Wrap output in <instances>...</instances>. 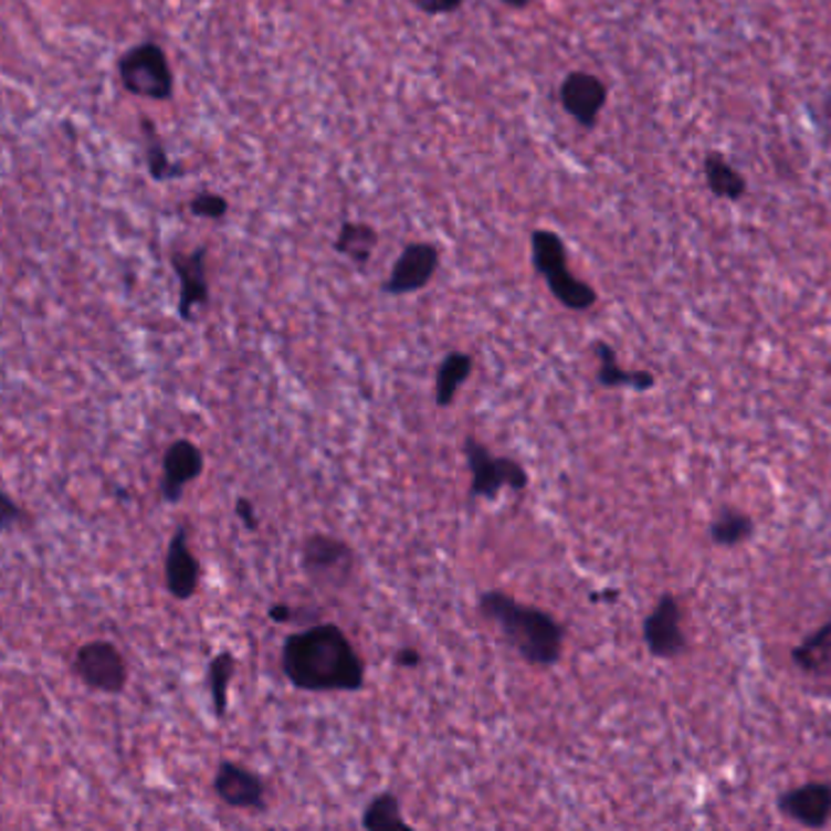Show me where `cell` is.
<instances>
[{
	"label": "cell",
	"instance_id": "obj_1",
	"mask_svg": "<svg viewBox=\"0 0 831 831\" xmlns=\"http://www.w3.org/2000/svg\"><path fill=\"white\" fill-rule=\"evenodd\" d=\"M281 669L303 693H359L366 666L344 629L325 622L298 629L283 641Z\"/></svg>",
	"mask_w": 831,
	"mask_h": 831
},
{
	"label": "cell",
	"instance_id": "obj_2",
	"mask_svg": "<svg viewBox=\"0 0 831 831\" xmlns=\"http://www.w3.org/2000/svg\"><path fill=\"white\" fill-rule=\"evenodd\" d=\"M485 620L501 629L503 639L529 666L551 669L561 661L566 629L551 612L517 602L503 590H488L478 598Z\"/></svg>",
	"mask_w": 831,
	"mask_h": 831
},
{
	"label": "cell",
	"instance_id": "obj_3",
	"mask_svg": "<svg viewBox=\"0 0 831 831\" xmlns=\"http://www.w3.org/2000/svg\"><path fill=\"white\" fill-rule=\"evenodd\" d=\"M117 76L123 88L135 98L171 101L173 71L169 56L157 42H141L117 59Z\"/></svg>",
	"mask_w": 831,
	"mask_h": 831
},
{
	"label": "cell",
	"instance_id": "obj_4",
	"mask_svg": "<svg viewBox=\"0 0 831 831\" xmlns=\"http://www.w3.org/2000/svg\"><path fill=\"white\" fill-rule=\"evenodd\" d=\"M464 456L471 473V501H478V497H483V501H495L505 488L522 493L529 485V473L519 461L509 456H495L493 451L483 442H478L473 434L464 439Z\"/></svg>",
	"mask_w": 831,
	"mask_h": 831
},
{
	"label": "cell",
	"instance_id": "obj_5",
	"mask_svg": "<svg viewBox=\"0 0 831 831\" xmlns=\"http://www.w3.org/2000/svg\"><path fill=\"white\" fill-rule=\"evenodd\" d=\"M301 566L311 583L327 590H344L354 578L356 554L344 539L315 532L303 541Z\"/></svg>",
	"mask_w": 831,
	"mask_h": 831
},
{
	"label": "cell",
	"instance_id": "obj_6",
	"mask_svg": "<svg viewBox=\"0 0 831 831\" xmlns=\"http://www.w3.org/2000/svg\"><path fill=\"white\" fill-rule=\"evenodd\" d=\"M71 669L88 691L103 695H123L129 681L127 661L120 654V649L103 639L78 646Z\"/></svg>",
	"mask_w": 831,
	"mask_h": 831
},
{
	"label": "cell",
	"instance_id": "obj_7",
	"mask_svg": "<svg viewBox=\"0 0 831 831\" xmlns=\"http://www.w3.org/2000/svg\"><path fill=\"white\" fill-rule=\"evenodd\" d=\"M206 471V456L191 439H176L169 444L161 461V481H159V495L166 505L181 503L188 485L203 476Z\"/></svg>",
	"mask_w": 831,
	"mask_h": 831
},
{
	"label": "cell",
	"instance_id": "obj_8",
	"mask_svg": "<svg viewBox=\"0 0 831 831\" xmlns=\"http://www.w3.org/2000/svg\"><path fill=\"white\" fill-rule=\"evenodd\" d=\"M439 269V249L430 242H412L402 249L400 256L396 259L393 269H390L388 278L383 281L381 291L386 295H412L420 293Z\"/></svg>",
	"mask_w": 831,
	"mask_h": 831
},
{
	"label": "cell",
	"instance_id": "obj_9",
	"mask_svg": "<svg viewBox=\"0 0 831 831\" xmlns=\"http://www.w3.org/2000/svg\"><path fill=\"white\" fill-rule=\"evenodd\" d=\"M208 246H198L193 252H173L171 266L178 278V317L183 323H193L198 307L210 305L208 283Z\"/></svg>",
	"mask_w": 831,
	"mask_h": 831
},
{
	"label": "cell",
	"instance_id": "obj_10",
	"mask_svg": "<svg viewBox=\"0 0 831 831\" xmlns=\"http://www.w3.org/2000/svg\"><path fill=\"white\" fill-rule=\"evenodd\" d=\"M212 790L232 810L266 812L269 807L264 780H261L256 770L242 764L220 761L215 778H212Z\"/></svg>",
	"mask_w": 831,
	"mask_h": 831
},
{
	"label": "cell",
	"instance_id": "obj_11",
	"mask_svg": "<svg viewBox=\"0 0 831 831\" xmlns=\"http://www.w3.org/2000/svg\"><path fill=\"white\" fill-rule=\"evenodd\" d=\"M644 644L651 656L675 659L681 656L687 641L683 634V612L681 602L673 596H663L656 608L644 620Z\"/></svg>",
	"mask_w": 831,
	"mask_h": 831
},
{
	"label": "cell",
	"instance_id": "obj_12",
	"mask_svg": "<svg viewBox=\"0 0 831 831\" xmlns=\"http://www.w3.org/2000/svg\"><path fill=\"white\" fill-rule=\"evenodd\" d=\"M164 578L166 590L178 602L191 600L200 586V561L188 546V527L178 525L169 539L164 561Z\"/></svg>",
	"mask_w": 831,
	"mask_h": 831
},
{
	"label": "cell",
	"instance_id": "obj_13",
	"mask_svg": "<svg viewBox=\"0 0 831 831\" xmlns=\"http://www.w3.org/2000/svg\"><path fill=\"white\" fill-rule=\"evenodd\" d=\"M559 98L564 111L571 115L578 125L590 129L596 127L604 103H608V88H604V83L598 76L586 74V71H574V74H568L564 78Z\"/></svg>",
	"mask_w": 831,
	"mask_h": 831
},
{
	"label": "cell",
	"instance_id": "obj_14",
	"mask_svg": "<svg viewBox=\"0 0 831 831\" xmlns=\"http://www.w3.org/2000/svg\"><path fill=\"white\" fill-rule=\"evenodd\" d=\"M782 817L807 829H822L831 819V786L829 782H804L800 788L786 790L778 798Z\"/></svg>",
	"mask_w": 831,
	"mask_h": 831
},
{
	"label": "cell",
	"instance_id": "obj_15",
	"mask_svg": "<svg viewBox=\"0 0 831 831\" xmlns=\"http://www.w3.org/2000/svg\"><path fill=\"white\" fill-rule=\"evenodd\" d=\"M596 356H598V383L602 388H629L637 393H646L656 386V376L649 371H627L617 361V351L604 341H596Z\"/></svg>",
	"mask_w": 831,
	"mask_h": 831
},
{
	"label": "cell",
	"instance_id": "obj_16",
	"mask_svg": "<svg viewBox=\"0 0 831 831\" xmlns=\"http://www.w3.org/2000/svg\"><path fill=\"white\" fill-rule=\"evenodd\" d=\"M473 374V356L466 351H449L436 366L434 376V402L436 408H451Z\"/></svg>",
	"mask_w": 831,
	"mask_h": 831
},
{
	"label": "cell",
	"instance_id": "obj_17",
	"mask_svg": "<svg viewBox=\"0 0 831 831\" xmlns=\"http://www.w3.org/2000/svg\"><path fill=\"white\" fill-rule=\"evenodd\" d=\"M756 532V522L746 515L739 513L734 507H724L715 515V519L709 522L707 537L715 546H722V549H734L744 541H749Z\"/></svg>",
	"mask_w": 831,
	"mask_h": 831
},
{
	"label": "cell",
	"instance_id": "obj_18",
	"mask_svg": "<svg viewBox=\"0 0 831 831\" xmlns=\"http://www.w3.org/2000/svg\"><path fill=\"white\" fill-rule=\"evenodd\" d=\"M234 671H236V659L228 649L218 651V654L208 663V691H210L212 715H215V719L228 717L230 683L234 679Z\"/></svg>",
	"mask_w": 831,
	"mask_h": 831
},
{
	"label": "cell",
	"instance_id": "obj_19",
	"mask_svg": "<svg viewBox=\"0 0 831 831\" xmlns=\"http://www.w3.org/2000/svg\"><path fill=\"white\" fill-rule=\"evenodd\" d=\"M141 139H145V159H147V169L151 181L164 183V181H173V178H181L186 169L181 164H173L169 159V151H166L164 141L159 137V129L154 127L149 117H141Z\"/></svg>",
	"mask_w": 831,
	"mask_h": 831
},
{
	"label": "cell",
	"instance_id": "obj_20",
	"mask_svg": "<svg viewBox=\"0 0 831 831\" xmlns=\"http://www.w3.org/2000/svg\"><path fill=\"white\" fill-rule=\"evenodd\" d=\"M378 244V232L366 222H344L335 240V252L354 261L356 266H366L371 261Z\"/></svg>",
	"mask_w": 831,
	"mask_h": 831
},
{
	"label": "cell",
	"instance_id": "obj_21",
	"mask_svg": "<svg viewBox=\"0 0 831 831\" xmlns=\"http://www.w3.org/2000/svg\"><path fill=\"white\" fill-rule=\"evenodd\" d=\"M792 663L804 673H824L831 669V620L792 649Z\"/></svg>",
	"mask_w": 831,
	"mask_h": 831
},
{
	"label": "cell",
	"instance_id": "obj_22",
	"mask_svg": "<svg viewBox=\"0 0 831 831\" xmlns=\"http://www.w3.org/2000/svg\"><path fill=\"white\" fill-rule=\"evenodd\" d=\"M532 264L541 278H549L551 273L568 269V254H566V244L561 236L551 230H534L532 232Z\"/></svg>",
	"mask_w": 831,
	"mask_h": 831
},
{
	"label": "cell",
	"instance_id": "obj_23",
	"mask_svg": "<svg viewBox=\"0 0 831 831\" xmlns=\"http://www.w3.org/2000/svg\"><path fill=\"white\" fill-rule=\"evenodd\" d=\"M361 827L368 831H386V829H410V822L402 817L398 795L393 790H383L364 807Z\"/></svg>",
	"mask_w": 831,
	"mask_h": 831
},
{
	"label": "cell",
	"instance_id": "obj_24",
	"mask_svg": "<svg viewBox=\"0 0 831 831\" xmlns=\"http://www.w3.org/2000/svg\"><path fill=\"white\" fill-rule=\"evenodd\" d=\"M705 181L707 188L719 198L739 200L746 193L744 176L734 169L732 164L724 161L719 154H707L705 159Z\"/></svg>",
	"mask_w": 831,
	"mask_h": 831
},
{
	"label": "cell",
	"instance_id": "obj_25",
	"mask_svg": "<svg viewBox=\"0 0 831 831\" xmlns=\"http://www.w3.org/2000/svg\"><path fill=\"white\" fill-rule=\"evenodd\" d=\"M230 210V203L228 198H222L220 193H198L191 203H188V212H191L193 218H203V220H222L224 215H228Z\"/></svg>",
	"mask_w": 831,
	"mask_h": 831
},
{
	"label": "cell",
	"instance_id": "obj_26",
	"mask_svg": "<svg viewBox=\"0 0 831 831\" xmlns=\"http://www.w3.org/2000/svg\"><path fill=\"white\" fill-rule=\"evenodd\" d=\"M0 525H3L6 532L15 529V527H28L32 525L30 513L22 505L15 503V497L10 493L0 495Z\"/></svg>",
	"mask_w": 831,
	"mask_h": 831
},
{
	"label": "cell",
	"instance_id": "obj_27",
	"mask_svg": "<svg viewBox=\"0 0 831 831\" xmlns=\"http://www.w3.org/2000/svg\"><path fill=\"white\" fill-rule=\"evenodd\" d=\"M424 15H449L464 8L466 0H410Z\"/></svg>",
	"mask_w": 831,
	"mask_h": 831
},
{
	"label": "cell",
	"instance_id": "obj_28",
	"mask_svg": "<svg viewBox=\"0 0 831 831\" xmlns=\"http://www.w3.org/2000/svg\"><path fill=\"white\" fill-rule=\"evenodd\" d=\"M234 515L236 519L242 522L244 529L249 532H256L259 529V515H256V507H254V501H249V497H236L234 503Z\"/></svg>",
	"mask_w": 831,
	"mask_h": 831
},
{
	"label": "cell",
	"instance_id": "obj_29",
	"mask_svg": "<svg viewBox=\"0 0 831 831\" xmlns=\"http://www.w3.org/2000/svg\"><path fill=\"white\" fill-rule=\"evenodd\" d=\"M266 614H269V620L273 624H291L293 620H298L301 612L295 610L293 604H288V602H273Z\"/></svg>",
	"mask_w": 831,
	"mask_h": 831
},
{
	"label": "cell",
	"instance_id": "obj_30",
	"mask_svg": "<svg viewBox=\"0 0 831 831\" xmlns=\"http://www.w3.org/2000/svg\"><path fill=\"white\" fill-rule=\"evenodd\" d=\"M393 663L398 669H418L422 663V654L414 646H402L393 654Z\"/></svg>",
	"mask_w": 831,
	"mask_h": 831
},
{
	"label": "cell",
	"instance_id": "obj_31",
	"mask_svg": "<svg viewBox=\"0 0 831 831\" xmlns=\"http://www.w3.org/2000/svg\"><path fill=\"white\" fill-rule=\"evenodd\" d=\"M501 3H503V6H507V8L522 10V8H527V6L532 3V0H501Z\"/></svg>",
	"mask_w": 831,
	"mask_h": 831
}]
</instances>
